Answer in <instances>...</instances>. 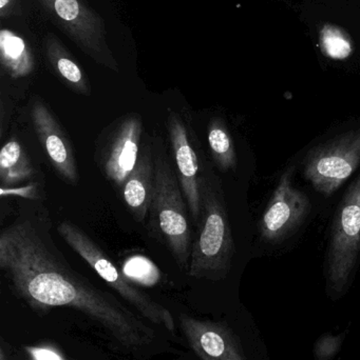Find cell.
I'll list each match as a JSON object with an SVG mask.
<instances>
[{"instance_id": "1", "label": "cell", "mask_w": 360, "mask_h": 360, "mask_svg": "<svg viewBox=\"0 0 360 360\" xmlns=\"http://www.w3.org/2000/svg\"><path fill=\"white\" fill-rule=\"evenodd\" d=\"M49 212L20 203L0 234V269L19 298L36 311L72 308L97 321L129 350L149 346L154 330L113 295L76 272L51 234Z\"/></svg>"}, {"instance_id": "2", "label": "cell", "mask_w": 360, "mask_h": 360, "mask_svg": "<svg viewBox=\"0 0 360 360\" xmlns=\"http://www.w3.org/2000/svg\"><path fill=\"white\" fill-rule=\"evenodd\" d=\"M152 148L154 186L146 224L148 233L163 243L179 268L188 273L192 247L188 205L162 136L152 139Z\"/></svg>"}, {"instance_id": "3", "label": "cell", "mask_w": 360, "mask_h": 360, "mask_svg": "<svg viewBox=\"0 0 360 360\" xmlns=\"http://www.w3.org/2000/svg\"><path fill=\"white\" fill-rule=\"evenodd\" d=\"M201 197L202 213L187 274L197 279L221 281L232 266L235 243L221 182L209 167L201 174Z\"/></svg>"}, {"instance_id": "4", "label": "cell", "mask_w": 360, "mask_h": 360, "mask_svg": "<svg viewBox=\"0 0 360 360\" xmlns=\"http://www.w3.org/2000/svg\"><path fill=\"white\" fill-rule=\"evenodd\" d=\"M57 232L65 243L112 289L116 290L126 302L137 309L144 319L154 325L164 326L169 331H175V319L170 311L131 285L109 256L82 229L70 220H63L57 226Z\"/></svg>"}, {"instance_id": "5", "label": "cell", "mask_w": 360, "mask_h": 360, "mask_svg": "<svg viewBox=\"0 0 360 360\" xmlns=\"http://www.w3.org/2000/svg\"><path fill=\"white\" fill-rule=\"evenodd\" d=\"M49 18L82 52L114 72L118 61L106 40L105 21L85 0H37Z\"/></svg>"}, {"instance_id": "6", "label": "cell", "mask_w": 360, "mask_h": 360, "mask_svg": "<svg viewBox=\"0 0 360 360\" xmlns=\"http://www.w3.org/2000/svg\"><path fill=\"white\" fill-rule=\"evenodd\" d=\"M360 254V176L347 191L332 228L328 277L332 289L342 291L354 271Z\"/></svg>"}, {"instance_id": "7", "label": "cell", "mask_w": 360, "mask_h": 360, "mask_svg": "<svg viewBox=\"0 0 360 360\" xmlns=\"http://www.w3.org/2000/svg\"><path fill=\"white\" fill-rule=\"evenodd\" d=\"M360 165V128L340 134L311 150L304 160V176L315 190L333 194Z\"/></svg>"}, {"instance_id": "8", "label": "cell", "mask_w": 360, "mask_h": 360, "mask_svg": "<svg viewBox=\"0 0 360 360\" xmlns=\"http://www.w3.org/2000/svg\"><path fill=\"white\" fill-rule=\"evenodd\" d=\"M143 133V122L139 115L125 116L112 127L97 149V162L104 175L120 192L139 160Z\"/></svg>"}, {"instance_id": "9", "label": "cell", "mask_w": 360, "mask_h": 360, "mask_svg": "<svg viewBox=\"0 0 360 360\" xmlns=\"http://www.w3.org/2000/svg\"><path fill=\"white\" fill-rule=\"evenodd\" d=\"M310 209V199L294 186L293 169L285 171L262 216V238L268 243L283 240L304 221Z\"/></svg>"}, {"instance_id": "10", "label": "cell", "mask_w": 360, "mask_h": 360, "mask_svg": "<svg viewBox=\"0 0 360 360\" xmlns=\"http://www.w3.org/2000/svg\"><path fill=\"white\" fill-rule=\"evenodd\" d=\"M166 127L182 192L185 197L192 222L198 226L202 213L198 155L190 141L185 122L173 110H168Z\"/></svg>"}, {"instance_id": "11", "label": "cell", "mask_w": 360, "mask_h": 360, "mask_svg": "<svg viewBox=\"0 0 360 360\" xmlns=\"http://www.w3.org/2000/svg\"><path fill=\"white\" fill-rule=\"evenodd\" d=\"M31 118L38 141L46 151L53 168L67 184L76 186L80 181V173L67 133L52 111L39 99L32 105Z\"/></svg>"}, {"instance_id": "12", "label": "cell", "mask_w": 360, "mask_h": 360, "mask_svg": "<svg viewBox=\"0 0 360 360\" xmlns=\"http://www.w3.org/2000/svg\"><path fill=\"white\" fill-rule=\"evenodd\" d=\"M181 329L190 348L202 360H245L230 330L220 323L190 315L180 316Z\"/></svg>"}, {"instance_id": "13", "label": "cell", "mask_w": 360, "mask_h": 360, "mask_svg": "<svg viewBox=\"0 0 360 360\" xmlns=\"http://www.w3.org/2000/svg\"><path fill=\"white\" fill-rule=\"evenodd\" d=\"M154 186V158L152 139L143 141L135 168L123 186V199L135 221L147 224L148 211Z\"/></svg>"}, {"instance_id": "14", "label": "cell", "mask_w": 360, "mask_h": 360, "mask_svg": "<svg viewBox=\"0 0 360 360\" xmlns=\"http://www.w3.org/2000/svg\"><path fill=\"white\" fill-rule=\"evenodd\" d=\"M46 54L53 71L65 82L68 88L78 94L86 96L91 94L90 84L86 74L54 35H48L46 37Z\"/></svg>"}, {"instance_id": "15", "label": "cell", "mask_w": 360, "mask_h": 360, "mask_svg": "<svg viewBox=\"0 0 360 360\" xmlns=\"http://www.w3.org/2000/svg\"><path fill=\"white\" fill-rule=\"evenodd\" d=\"M34 167L18 141L4 143L0 152L1 188H12L29 181L34 176Z\"/></svg>"}, {"instance_id": "16", "label": "cell", "mask_w": 360, "mask_h": 360, "mask_svg": "<svg viewBox=\"0 0 360 360\" xmlns=\"http://www.w3.org/2000/svg\"><path fill=\"white\" fill-rule=\"evenodd\" d=\"M0 53L2 67L11 77H25L33 71L31 51L25 40L10 30L2 29L0 32Z\"/></svg>"}, {"instance_id": "17", "label": "cell", "mask_w": 360, "mask_h": 360, "mask_svg": "<svg viewBox=\"0 0 360 360\" xmlns=\"http://www.w3.org/2000/svg\"><path fill=\"white\" fill-rule=\"evenodd\" d=\"M209 145L211 156L220 170L236 171L237 154L232 135L221 118L211 120L209 126Z\"/></svg>"}, {"instance_id": "18", "label": "cell", "mask_w": 360, "mask_h": 360, "mask_svg": "<svg viewBox=\"0 0 360 360\" xmlns=\"http://www.w3.org/2000/svg\"><path fill=\"white\" fill-rule=\"evenodd\" d=\"M323 53L332 59H347L353 53V44L348 34L331 23L323 25L319 34Z\"/></svg>"}, {"instance_id": "19", "label": "cell", "mask_w": 360, "mask_h": 360, "mask_svg": "<svg viewBox=\"0 0 360 360\" xmlns=\"http://www.w3.org/2000/svg\"><path fill=\"white\" fill-rule=\"evenodd\" d=\"M23 356L25 360H68L67 357L53 345L25 347Z\"/></svg>"}, {"instance_id": "20", "label": "cell", "mask_w": 360, "mask_h": 360, "mask_svg": "<svg viewBox=\"0 0 360 360\" xmlns=\"http://www.w3.org/2000/svg\"><path fill=\"white\" fill-rule=\"evenodd\" d=\"M338 346H340V340H338V338H323V340L317 345V356L321 359H329L331 355L334 354Z\"/></svg>"}, {"instance_id": "21", "label": "cell", "mask_w": 360, "mask_h": 360, "mask_svg": "<svg viewBox=\"0 0 360 360\" xmlns=\"http://www.w3.org/2000/svg\"><path fill=\"white\" fill-rule=\"evenodd\" d=\"M19 12V0H0V16L2 18L16 15Z\"/></svg>"}, {"instance_id": "22", "label": "cell", "mask_w": 360, "mask_h": 360, "mask_svg": "<svg viewBox=\"0 0 360 360\" xmlns=\"http://www.w3.org/2000/svg\"><path fill=\"white\" fill-rule=\"evenodd\" d=\"M0 360H10V355H8V348L6 351V345L4 344V340L1 342V347H0Z\"/></svg>"}]
</instances>
